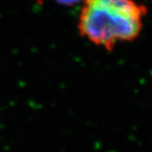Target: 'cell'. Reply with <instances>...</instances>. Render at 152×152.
Segmentation results:
<instances>
[{"label":"cell","instance_id":"1","mask_svg":"<svg viewBox=\"0 0 152 152\" xmlns=\"http://www.w3.org/2000/svg\"><path fill=\"white\" fill-rule=\"evenodd\" d=\"M78 20L82 37L112 51L133 42L142 31L147 8L135 0H83Z\"/></svg>","mask_w":152,"mask_h":152},{"label":"cell","instance_id":"2","mask_svg":"<svg viewBox=\"0 0 152 152\" xmlns=\"http://www.w3.org/2000/svg\"><path fill=\"white\" fill-rule=\"evenodd\" d=\"M60 4L64 5H74L80 2H83V0H56Z\"/></svg>","mask_w":152,"mask_h":152}]
</instances>
